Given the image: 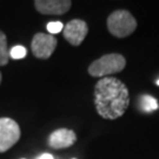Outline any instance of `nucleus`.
Wrapping results in <instances>:
<instances>
[{
    "instance_id": "f257e3e1",
    "label": "nucleus",
    "mask_w": 159,
    "mask_h": 159,
    "mask_svg": "<svg viewBox=\"0 0 159 159\" xmlns=\"http://www.w3.org/2000/svg\"><path fill=\"white\" fill-rule=\"evenodd\" d=\"M97 112L105 119H117L125 113L130 105L129 90L117 78H102L94 87Z\"/></svg>"
},
{
    "instance_id": "f03ea898",
    "label": "nucleus",
    "mask_w": 159,
    "mask_h": 159,
    "mask_svg": "<svg viewBox=\"0 0 159 159\" xmlns=\"http://www.w3.org/2000/svg\"><path fill=\"white\" fill-rule=\"evenodd\" d=\"M125 66L126 60L121 54L110 53L94 60L89 67V73L96 78L98 77L106 78L110 74L118 73L120 71H123Z\"/></svg>"
},
{
    "instance_id": "7ed1b4c3",
    "label": "nucleus",
    "mask_w": 159,
    "mask_h": 159,
    "mask_svg": "<svg viewBox=\"0 0 159 159\" xmlns=\"http://www.w3.org/2000/svg\"><path fill=\"white\" fill-rule=\"evenodd\" d=\"M107 29L114 37L125 38L134 32L137 29V21L129 11L119 10L110 14L107 19Z\"/></svg>"
},
{
    "instance_id": "20e7f679",
    "label": "nucleus",
    "mask_w": 159,
    "mask_h": 159,
    "mask_svg": "<svg viewBox=\"0 0 159 159\" xmlns=\"http://www.w3.org/2000/svg\"><path fill=\"white\" fill-rule=\"evenodd\" d=\"M20 138L19 125L11 118H0V153L17 144Z\"/></svg>"
},
{
    "instance_id": "39448f33",
    "label": "nucleus",
    "mask_w": 159,
    "mask_h": 159,
    "mask_svg": "<svg viewBox=\"0 0 159 159\" xmlns=\"http://www.w3.org/2000/svg\"><path fill=\"white\" fill-rule=\"evenodd\" d=\"M57 47V39L47 33H37L32 40V53L39 59H48Z\"/></svg>"
},
{
    "instance_id": "423d86ee",
    "label": "nucleus",
    "mask_w": 159,
    "mask_h": 159,
    "mask_svg": "<svg viewBox=\"0 0 159 159\" xmlns=\"http://www.w3.org/2000/svg\"><path fill=\"white\" fill-rule=\"evenodd\" d=\"M87 32H89L87 24L79 19H74V20L68 21L64 26L63 30L65 39L73 46H79L86 38Z\"/></svg>"
},
{
    "instance_id": "0eeeda50",
    "label": "nucleus",
    "mask_w": 159,
    "mask_h": 159,
    "mask_svg": "<svg viewBox=\"0 0 159 159\" xmlns=\"http://www.w3.org/2000/svg\"><path fill=\"white\" fill-rule=\"evenodd\" d=\"M34 5L41 14L61 16L68 12L72 2L70 0H37L34 1Z\"/></svg>"
},
{
    "instance_id": "6e6552de",
    "label": "nucleus",
    "mask_w": 159,
    "mask_h": 159,
    "mask_svg": "<svg viewBox=\"0 0 159 159\" xmlns=\"http://www.w3.org/2000/svg\"><path fill=\"white\" fill-rule=\"evenodd\" d=\"M77 140L74 131L68 129H59L52 132L48 138V144L53 148H66L72 146Z\"/></svg>"
},
{
    "instance_id": "1a4fd4ad",
    "label": "nucleus",
    "mask_w": 159,
    "mask_h": 159,
    "mask_svg": "<svg viewBox=\"0 0 159 159\" xmlns=\"http://www.w3.org/2000/svg\"><path fill=\"white\" fill-rule=\"evenodd\" d=\"M10 50L7 47V39L4 32L0 31V66H5L10 61Z\"/></svg>"
},
{
    "instance_id": "9d476101",
    "label": "nucleus",
    "mask_w": 159,
    "mask_h": 159,
    "mask_svg": "<svg viewBox=\"0 0 159 159\" xmlns=\"http://www.w3.org/2000/svg\"><path fill=\"white\" fill-rule=\"evenodd\" d=\"M140 108L145 112H152L158 108L157 99L151 96H143L140 98Z\"/></svg>"
},
{
    "instance_id": "9b49d317",
    "label": "nucleus",
    "mask_w": 159,
    "mask_h": 159,
    "mask_svg": "<svg viewBox=\"0 0 159 159\" xmlns=\"http://www.w3.org/2000/svg\"><path fill=\"white\" fill-rule=\"evenodd\" d=\"M26 56V48L24 46L17 45L10 50V57L13 59H21Z\"/></svg>"
},
{
    "instance_id": "f8f14e48",
    "label": "nucleus",
    "mask_w": 159,
    "mask_h": 159,
    "mask_svg": "<svg viewBox=\"0 0 159 159\" xmlns=\"http://www.w3.org/2000/svg\"><path fill=\"white\" fill-rule=\"evenodd\" d=\"M64 30V25L63 23H60V21H52V23H48L47 24V31L50 32V34H56V33H59L60 31H63Z\"/></svg>"
},
{
    "instance_id": "ddd939ff",
    "label": "nucleus",
    "mask_w": 159,
    "mask_h": 159,
    "mask_svg": "<svg viewBox=\"0 0 159 159\" xmlns=\"http://www.w3.org/2000/svg\"><path fill=\"white\" fill-rule=\"evenodd\" d=\"M38 159H54L53 157H52V154L50 153H44V154H41L39 158Z\"/></svg>"
},
{
    "instance_id": "4468645a",
    "label": "nucleus",
    "mask_w": 159,
    "mask_h": 159,
    "mask_svg": "<svg viewBox=\"0 0 159 159\" xmlns=\"http://www.w3.org/2000/svg\"><path fill=\"white\" fill-rule=\"evenodd\" d=\"M0 84H1V73H0Z\"/></svg>"
},
{
    "instance_id": "2eb2a0df",
    "label": "nucleus",
    "mask_w": 159,
    "mask_h": 159,
    "mask_svg": "<svg viewBox=\"0 0 159 159\" xmlns=\"http://www.w3.org/2000/svg\"><path fill=\"white\" fill-rule=\"evenodd\" d=\"M157 85H158V86H159V79H158V80H157Z\"/></svg>"
}]
</instances>
